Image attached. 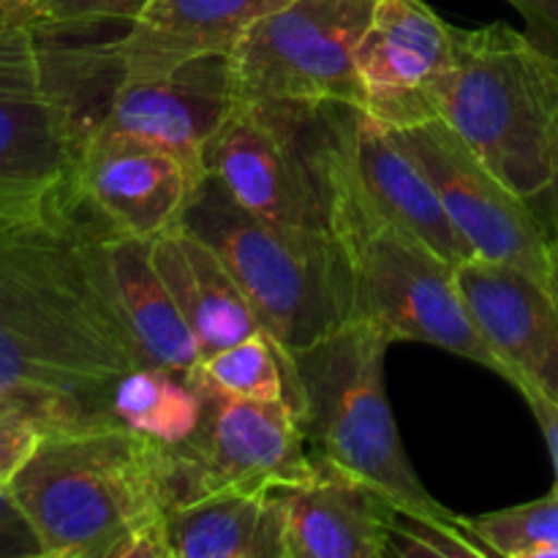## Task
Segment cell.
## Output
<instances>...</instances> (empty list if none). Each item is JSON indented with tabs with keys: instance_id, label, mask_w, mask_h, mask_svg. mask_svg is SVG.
I'll use <instances>...</instances> for the list:
<instances>
[{
	"instance_id": "obj_2",
	"label": "cell",
	"mask_w": 558,
	"mask_h": 558,
	"mask_svg": "<svg viewBox=\"0 0 558 558\" xmlns=\"http://www.w3.org/2000/svg\"><path fill=\"white\" fill-rule=\"evenodd\" d=\"M104 41L0 14V207L38 213L80 189L87 134L120 74Z\"/></svg>"
},
{
	"instance_id": "obj_9",
	"label": "cell",
	"mask_w": 558,
	"mask_h": 558,
	"mask_svg": "<svg viewBox=\"0 0 558 558\" xmlns=\"http://www.w3.org/2000/svg\"><path fill=\"white\" fill-rule=\"evenodd\" d=\"M199 428L167 447L174 507L229 490H276L314 477L316 461L289 401H245L202 376Z\"/></svg>"
},
{
	"instance_id": "obj_8",
	"label": "cell",
	"mask_w": 558,
	"mask_h": 558,
	"mask_svg": "<svg viewBox=\"0 0 558 558\" xmlns=\"http://www.w3.org/2000/svg\"><path fill=\"white\" fill-rule=\"evenodd\" d=\"M376 0H289L232 49L234 104L322 107L363 104L357 44Z\"/></svg>"
},
{
	"instance_id": "obj_31",
	"label": "cell",
	"mask_w": 558,
	"mask_h": 558,
	"mask_svg": "<svg viewBox=\"0 0 558 558\" xmlns=\"http://www.w3.org/2000/svg\"><path fill=\"white\" fill-rule=\"evenodd\" d=\"M545 196H548L550 229H554L556 238H558V156H556V174H554V180H550V185H548V191H545Z\"/></svg>"
},
{
	"instance_id": "obj_16",
	"label": "cell",
	"mask_w": 558,
	"mask_h": 558,
	"mask_svg": "<svg viewBox=\"0 0 558 558\" xmlns=\"http://www.w3.org/2000/svg\"><path fill=\"white\" fill-rule=\"evenodd\" d=\"M289 558H387L398 507L363 480L316 461L314 477L281 488Z\"/></svg>"
},
{
	"instance_id": "obj_30",
	"label": "cell",
	"mask_w": 558,
	"mask_h": 558,
	"mask_svg": "<svg viewBox=\"0 0 558 558\" xmlns=\"http://www.w3.org/2000/svg\"><path fill=\"white\" fill-rule=\"evenodd\" d=\"M518 392L526 398V403L532 407L534 417H537L539 430H543V436H545V445H548L550 461H554V472H556L554 494H558V401L548 398L545 392L532 390V387H526V390H518Z\"/></svg>"
},
{
	"instance_id": "obj_18",
	"label": "cell",
	"mask_w": 558,
	"mask_h": 558,
	"mask_svg": "<svg viewBox=\"0 0 558 558\" xmlns=\"http://www.w3.org/2000/svg\"><path fill=\"white\" fill-rule=\"evenodd\" d=\"M289 0H147L107 49L125 76L161 74L191 58L232 52L254 22Z\"/></svg>"
},
{
	"instance_id": "obj_10",
	"label": "cell",
	"mask_w": 558,
	"mask_h": 558,
	"mask_svg": "<svg viewBox=\"0 0 558 558\" xmlns=\"http://www.w3.org/2000/svg\"><path fill=\"white\" fill-rule=\"evenodd\" d=\"M439 191L447 216L485 259L507 262L558 294V238L529 202L507 189L445 120L396 131Z\"/></svg>"
},
{
	"instance_id": "obj_7",
	"label": "cell",
	"mask_w": 558,
	"mask_h": 558,
	"mask_svg": "<svg viewBox=\"0 0 558 558\" xmlns=\"http://www.w3.org/2000/svg\"><path fill=\"white\" fill-rule=\"evenodd\" d=\"M112 234L80 189L38 213L0 207V325L120 316L109 272Z\"/></svg>"
},
{
	"instance_id": "obj_24",
	"label": "cell",
	"mask_w": 558,
	"mask_h": 558,
	"mask_svg": "<svg viewBox=\"0 0 558 558\" xmlns=\"http://www.w3.org/2000/svg\"><path fill=\"white\" fill-rule=\"evenodd\" d=\"M461 529L490 556L545 558L558 545V494L488 515L461 518Z\"/></svg>"
},
{
	"instance_id": "obj_17",
	"label": "cell",
	"mask_w": 558,
	"mask_h": 558,
	"mask_svg": "<svg viewBox=\"0 0 558 558\" xmlns=\"http://www.w3.org/2000/svg\"><path fill=\"white\" fill-rule=\"evenodd\" d=\"M343 131L354 172L387 218L428 245L450 267L474 256L472 245L447 216L423 163L398 140L396 131L385 129L352 104L343 109Z\"/></svg>"
},
{
	"instance_id": "obj_32",
	"label": "cell",
	"mask_w": 558,
	"mask_h": 558,
	"mask_svg": "<svg viewBox=\"0 0 558 558\" xmlns=\"http://www.w3.org/2000/svg\"><path fill=\"white\" fill-rule=\"evenodd\" d=\"M0 9L16 11V14H25V0H0Z\"/></svg>"
},
{
	"instance_id": "obj_22",
	"label": "cell",
	"mask_w": 558,
	"mask_h": 558,
	"mask_svg": "<svg viewBox=\"0 0 558 558\" xmlns=\"http://www.w3.org/2000/svg\"><path fill=\"white\" fill-rule=\"evenodd\" d=\"M196 368L189 374L158 368V365L131 368L114 385V420L136 434L150 436L158 445H183L199 428L202 409H205Z\"/></svg>"
},
{
	"instance_id": "obj_15",
	"label": "cell",
	"mask_w": 558,
	"mask_h": 558,
	"mask_svg": "<svg viewBox=\"0 0 558 558\" xmlns=\"http://www.w3.org/2000/svg\"><path fill=\"white\" fill-rule=\"evenodd\" d=\"M196 174L167 147L131 134L93 129L76 185L118 234L156 240L180 227Z\"/></svg>"
},
{
	"instance_id": "obj_27",
	"label": "cell",
	"mask_w": 558,
	"mask_h": 558,
	"mask_svg": "<svg viewBox=\"0 0 558 558\" xmlns=\"http://www.w3.org/2000/svg\"><path fill=\"white\" fill-rule=\"evenodd\" d=\"M0 558H44L41 539L9 485H0Z\"/></svg>"
},
{
	"instance_id": "obj_6",
	"label": "cell",
	"mask_w": 558,
	"mask_h": 558,
	"mask_svg": "<svg viewBox=\"0 0 558 558\" xmlns=\"http://www.w3.org/2000/svg\"><path fill=\"white\" fill-rule=\"evenodd\" d=\"M180 227L221 256L262 330L283 349L308 347L349 322L341 262L327 229L267 221L213 172L199 174Z\"/></svg>"
},
{
	"instance_id": "obj_20",
	"label": "cell",
	"mask_w": 558,
	"mask_h": 558,
	"mask_svg": "<svg viewBox=\"0 0 558 558\" xmlns=\"http://www.w3.org/2000/svg\"><path fill=\"white\" fill-rule=\"evenodd\" d=\"M172 558H289L281 488L229 490L167 512Z\"/></svg>"
},
{
	"instance_id": "obj_29",
	"label": "cell",
	"mask_w": 558,
	"mask_h": 558,
	"mask_svg": "<svg viewBox=\"0 0 558 558\" xmlns=\"http://www.w3.org/2000/svg\"><path fill=\"white\" fill-rule=\"evenodd\" d=\"M526 22V36L558 69V0H507Z\"/></svg>"
},
{
	"instance_id": "obj_3",
	"label": "cell",
	"mask_w": 558,
	"mask_h": 558,
	"mask_svg": "<svg viewBox=\"0 0 558 558\" xmlns=\"http://www.w3.org/2000/svg\"><path fill=\"white\" fill-rule=\"evenodd\" d=\"M9 488L44 558H123L174 507L167 445L125 425L44 434Z\"/></svg>"
},
{
	"instance_id": "obj_4",
	"label": "cell",
	"mask_w": 558,
	"mask_h": 558,
	"mask_svg": "<svg viewBox=\"0 0 558 558\" xmlns=\"http://www.w3.org/2000/svg\"><path fill=\"white\" fill-rule=\"evenodd\" d=\"M396 338L374 322H343L303 349H283L289 403L314 461L330 463L423 521L461 526L428 494L403 450L385 387Z\"/></svg>"
},
{
	"instance_id": "obj_25",
	"label": "cell",
	"mask_w": 558,
	"mask_h": 558,
	"mask_svg": "<svg viewBox=\"0 0 558 558\" xmlns=\"http://www.w3.org/2000/svg\"><path fill=\"white\" fill-rule=\"evenodd\" d=\"M145 5L147 0H25V16L60 36L87 38L104 27L123 33Z\"/></svg>"
},
{
	"instance_id": "obj_28",
	"label": "cell",
	"mask_w": 558,
	"mask_h": 558,
	"mask_svg": "<svg viewBox=\"0 0 558 558\" xmlns=\"http://www.w3.org/2000/svg\"><path fill=\"white\" fill-rule=\"evenodd\" d=\"M41 436V430L27 423V420L0 412V485H9L14 480L22 463L38 447Z\"/></svg>"
},
{
	"instance_id": "obj_26",
	"label": "cell",
	"mask_w": 558,
	"mask_h": 558,
	"mask_svg": "<svg viewBox=\"0 0 558 558\" xmlns=\"http://www.w3.org/2000/svg\"><path fill=\"white\" fill-rule=\"evenodd\" d=\"M390 556H472L483 558L490 556L485 545L469 537L461 526H447V523L423 521V518L396 512L390 537Z\"/></svg>"
},
{
	"instance_id": "obj_13",
	"label": "cell",
	"mask_w": 558,
	"mask_h": 558,
	"mask_svg": "<svg viewBox=\"0 0 558 558\" xmlns=\"http://www.w3.org/2000/svg\"><path fill=\"white\" fill-rule=\"evenodd\" d=\"M232 107V52H210L161 74H118L93 129L167 147L199 178L207 145Z\"/></svg>"
},
{
	"instance_id": "obj_23",
	"label": "cell",
	"mask_w": 558,
	"mask_h": 558,
	"mask_svg": "<svg viewBox=\"0 0 558 558\" xmlns=\"http://www.w3.org/2000/svg\"><path fill=\"white\" fill-rule=\"evenodd\" d=\"M216 390L245 401H289V379L281 343L265 330L221 349L199 363Z\"/></svg>"
},
{
	"instance_id": "obj_1",
	"label": "cell",
	"mask_w": 558,
	"mask_h": 558,
	"mask_svg": "<svg viewBox=\"0 0 558 558\" xmlns=\"http://www.w3.org/2000/svg\"><path fill=\"white\" fill-rule=\"evenodd\" d=\"M347 104L300 107L305 147L319 178L327 232L347 287L349 322H374L396 341H420L499 374L456 289V267L376 207L352 167Z\"/></svg>"
},
{
	"instance_id": "obj_19",
	"label": "cell",
	"mask_w": 558,
	"mask_h": 558,
	"mask_svg": "<svg viewBox=\"0 0 558 558\" xmlns=\"http://www.w3.org/2000/svg\"><path fill=\"white\" fill-rule=\"evenodd\" d=\"M150 256L180 314L199 341L202 360L262 332L248 298L205 240L191 234L189 229L174 227L161 238L150 240Z\"/></svg>"
},
{
	"instance_id": "obj_5",
	"label": "cell",
	"mask_w": 558,
	"mask_h": 558,
	"mask_svg": "<svg viewBox=\"0 0 558 558\" xmlns=\"http://www.w3.org/2000/svg\"><path fill=\"white\" fill-rule=\"evenodd\" d=\"M439 120L523 199L548 191L558 156V69L507 22L458 31Z\"/></svg>"
},
{
	"instance_id": "obj_11",
	"label": "cell",
	"mask_w": 558,
	"mask_h": 558,
	"mask_svg": "<svg viewBox=\"0 0 558 558\" xmlns=\"http://www.w3.org/2000/svg\"><path fill=\"white\" fill-rule=\"evenodd\" d=\"M213 172L240 205L272 223L327 229L325 196L305 147L300 107L234 104L205 150Z\"/></svg>"
},
{
	"instance_id": "obj_12",
	"label": "cell",
	"mask_w": 558,
	"mask_h": 558,
	"mask_svg": "<svg viewBox=\"0 0 558 558\" xmlns=\"http://www.w3.org/2000/svg\"><path fill=\"white\" fill-rule=\"evenodd\" d=\"M456 54V27L423 0H376L357 44L365 114L390 131L439 118V98Z\"/></svg>"
},
{
	"instance_id": "obj_33",
	"label": "cell",
	"mask_w": 558,
	"mask_h": 558,
	"mask_svg": "<svg viewBox=\"0 0 558 558\" xmlns=\"http://www.w3.org/2000/svg\"><path fill=\"white\" fill-rule=\"evenodd\" d=\"M3 11H5V9H0V14H3Z\"/></svg>"
},
{
	"instance_id": "obj_21",
	"label": "cell",
	"mask_w": 558,
	"mask_h": 558,
	"mask_svg": "<svg viewBox=\"0 0 558 558\" xmlns=\"http://www.w3.org/2000/svg\"><path fill=\"white\" fill-rule=\"evenodd\" d=\"M109 272L114 300L142 363L189 374L202 363V347L180 314L150 256V240L112 234Z\"/></svg>"
},
{
	"instance_id": "obj_14",
	"label": "cell",
	"mask_w": 558,
	"mask_h": 558,
	"mask_svg": "<svg viewBox=\"0 0 558 558\" xmlns=\"http://www.w3.org/2000/svg\"><path fill=\"white\" fill-rule=\"evenodd\" d=\"M469 319L515 390L558 401V294L507 262L469 256L456 267Z\"/></svg>"
}]
</instances>
